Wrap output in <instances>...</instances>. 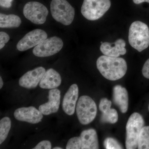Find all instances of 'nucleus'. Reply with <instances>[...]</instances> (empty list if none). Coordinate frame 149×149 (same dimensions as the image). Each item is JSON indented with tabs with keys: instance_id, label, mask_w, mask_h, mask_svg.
Returning a JSON list of instances; mask_svg holds the SVG:
<instances>
[{
	"instance_id": "1",
	"label": "nucleus",
	"mask_w": 149,
	"mask_h": 149,
	"mask_svg": "<svg viewBox=\"0 0 149 149\" xmlns=\"http://www.w3.org/2000/svg\"><path fill=\"white\" fill-rule=\"evenodd\" d=\"M97 66L102 75L111 81L122 78L127 70L126 61L124 59L118 57L101 56L97 60Z\"/></svg>"
},
{
	"instance_id": "2",
	"label": "nucleus",
	"mask_w": 149,
	"mask_h": 149,
	"mask_svg": "<svg viewBox=\"0 0 149 149\" xmlns=\"http://www.w3.org/2000/svg\"><path fill=\"white\" fill-rule=\"evenodd\" d=\"M130 46L141 52L149 46V29L148 25L140 21L134 22L130 25L128 34Z\"/></svg>"
},
{
	"instance_id": "3",
	"label": "nucleus",
	"mask_w": 149,
	"mask_h": 149,
	"mask_svg": "<svg viewBox=\"0 0 149 149\" xmlns=\"http://www.w3.org/2000/svg\"><path fill=\"white\" fill-rule=\"evenodd\" d=\"M50 10L54 19L63 25H70L74 20V9L66 0H52Z\"/></svg>"
},
{
	"instance_id": "4",
	"label": "nucleus",
	"mask_w": 149,
	"mask_h": 149,
	"mask_svg": "<svg viewBox=\"0 0 149 149\" xmlns=\"http://www.w3.org/2000/svg\"><path fill=\"white\" fill-rule=\"evenodd\" d=\"M144 124L143 118L138 113H134L130 116L126 126V149H135L138 148L139 135Z\"/></svg>"
},
{
	"instance_id": "5",
	"label": "nucleus",
	"mask_w": 149,
	"mask_h": 149,
	"mask_svg": "<svg viewBox=\"0 0 149 149\" xmlns=\"http://www.w3.org/2000/svg\"><path fill=\"white\" fill-rule=\"evenodd\" d=\"M111 6L110 0H84L81 12L86 19L94 21L103 16Z\"/></svg>"
},
{
	"instance_id": "6",
	"label": "nucleus",
	"mask_w": 149,
	"mask_h": 149,
	"mask_svg": "<svg viewBox=\"0 0 149 149\" xmlns=\"http://www.w3.org/2000/svg\"><path fill=\"white\" fill-rule=\"evenodd\" d=\"M77 118L81 124H90L95 118L97 113V105L89 96H81L77 101L76 107Z\"/></svg>"
},
{
	"instance_id": "7",
	"label": "nucleus",
	"mask_w": 149,
	"mask_h": 149,
	"mask_svg": "<svg viewBox=\"0 0 149 149\" xmlns=\"http://www.w3.org/2000/svg\"><path fill=\"white\" fill-rule=\"evenodd\" d=\"M23 13L25 18L36 24L45 22L49 14L47 8L40 2L30 1L24 5Z\"/></svg>"
},
{
	"instance_id": "8",
	"label": "nucleus",
	"mask_w": 149,
	"mask_h": 149,
	"mask_svg": "<svg viewBox=\"0 0 149 149\" xmlns=\"http://www.w3.org/2000/svg\"><path fill=\"white\" fill-rule=\"evenodd\" d=\"M62 40L56 36L47 38L35 47L32 51L33 54L38 57H47L59 52L63 47Z\"/></svg>"
},
{
	"instance_id": "9",
	"label": "nucleus",
	"mask_w": 149,
	"mask_h": 149,
	"mask_svg": "<svg viewBox=\"0 0 149 149\" xmlns=\"http://www.w3.org/2000/svg\"><path fill=\"white\" fill-rule=\"evenodd\" d=\"M47 37V32L42 29H34L27 33L19 41L17 49L20 52L27 51L38 45Z\"/></svg>"
},
{
	"instance_id": "10",
	"label": "nucleus",
	"mask_w": 149,
	"mask_h": 149,
	"mask_svg": "<svg viewBox=\"0 0 149 149\" xmlns=\"http://www.w3.org/2000/svg\"><path fill=\"white\" fill-rule=\"evenodd\" d=\"M43 115L35 107H22L17 109L14 112V116L17 120L35 124L42 120Z\"/></svg>"
},
{
	"instance_id": "11",
	"label": "nucleus",
	"mask_w": 149,
	"mask_h": 149,
	"mask_svg": "<svg viewBox=\"0 0 149 149\" xmlns=\"http://www.w3.org/2000/svg\"><path fill=\"white\" fill-rule=\"evenodd\" d=\"M46 71L45 68L40 66L27 71L19 78V85L27 89L37 88Z\"/></svg>"
},
{
	"instance_id": "12",
	"label": "nucleus",
	"mask_w": 149,
	"mask_h": 149,
	"mask_svg": "<svg viewBox=\"0 0 149 149\" xmlns=\"http://www.w3.org/2000/svg\"><path fill=\"white\" fill-rule=\"evenodd\" d=\"M61 93L57 88L49 90L48 101L40 105L39 109L44 115L48 116L58 111L61 104Z\"/></svg>"
},
{
	"instance_id": "13",
	"label": "nucleus",
	"mask_w": 149,
	"mask_h": 149,
	"mask_svg": "<svg viewBox=\"0 0 149 149\" xmlns=\"http://www.w3.org/2000/svg\"><path fill=\"white\" fill-rule=\"evenodd\" d=\"M79 96V88L77 84L70 85L65 94L62 107L65 114L68 116L74 114L76 109Z\"/></svg>"
},
{
	"instance_id": "14",
	"label": "nucleus",
	"mask_w": 149,
	"mask_h": 149,
	"mask_svg": "<svg viewBox=\"0 0 149 149\" xmlns=\"http://www.w3.org/2000/svg\"><path fill=\"white\" fill-rule=\"evenodd\" d=\"M125 41L119 39L113 43L107 42L102 43L100 49L104 55L118 57L120 55H123L126 54L127 51L125 48Z\"/></svg>"
},
{
	"instance_id": "15",
	"label": "nucleus",
	"mask_w": 149,
	"mask_h": 149,
	"mask_svg": "<svg viewBox=\"0 0 149 149\" xmlns=\"http://www.w3.org/2000/svg\"><path fill=\"white\" fill-rule=\"evenodd\" d=\"M61 83L60 74L55 70L51 68L46 70L39 83V86L42 89L51 90L58 88Z\"/></svg>"
},
{
	"instance_id": "16",
	"label": "nucleus",
	"mask_w": 149,
	"mask_h": 149,
	"mask_svg": "<svg viewBox=\"0 0 149 149\" xmlns=\"http://www.w3.org/2000/svg\"><path fill=\"white\" fill-rule=\"evenodd\" d=\"M113 101L122 113L127 112L128 107V96L127 90L120 85H116L113 89Z\"/></svg>"
},
{
	"instance_id": "17",
	"label": "nucleus",
	"mask_w": 149,
	"mask_h": 149,
	"mask_svg": "<svg viewBox=\"0 0 149 149\" xmlns=\"http://www.w3.org/2000/svg\"><path fill=\"white\" fill-rule=\"evenodd\" d=\"M81 149H99L98 139L95 130L93 128L87 129L81 132Z\"/></svg>"
},
{
	"instance_id": "18",
	"label": "nucleus",
	"mask_w": 149,
	"mask_h": 149,
	"mask_svg": "<svg viewBox=\"0 0 149 149\" xmlns=\"http://www.w3.org/2000/svg\"><path fill=\"white\" fill-rule=\"evenodd\" d=\"M21 19L14 14H0V27L1 28H16L21 24Z\"/></svg>"
},
{
	"instance_id": "19",
	"label": "nucleus",
	"mask_w": 149,
	"mask_h": 149,
	"mask_svg": "<svg viewBox=\"0 0 149 149\" xmlns=\"http://www.w3.org/2000/svg\"><path fill=\"white\" fill-rule=\"evenodd\" d=\"M11 120L9 117L6 116L0 120V144H2L7 138L11 128Z\"/></svg>"
},
{
	"instance_id": "20",
	"label": "nucleus",
	"mask_w": 149,
	"mask_h": 149,
	"mask_svg": "<svg viewBox=\"0 0 149 149\" xmlns=\"http://www.w3.org/2000/svg\"><path fill=\"white\" fill-rule=\"evenodd\" d=\"M138 148L139 149H149V126L142 128L139 135Z\"/></svg>"
},
{
	"instance_id": "21",
	"label": "nucleus",
	"mask_w": 149,
	"mask_h": 149,
	"mask_svg": "<svg viewBox=\"0 0 149 149\" xmlns=\"http://www.w3.org/2000/svg\"><path fill=\"white\" fill-rule=\"evenodd\" d=\"M118 114L116 110L114 109H110L102 113L101 121L103 123L114 124L118 120Z\"/></svg>"
},
{
	"instance_id": "22",
	"label": "nucleus",
	"mask_w": 149,
	"mask_h": 149,
	"mask_svg": "<svg viewBox=\"0 0 149 149\" xmlns=\"http://www.w3.org/2000/svg\"><path fill=\"white\" fill-rule=\"evenodd\" d=\"M81 148V141L80 136L72 137L67 143L65 149H80Z\"/></svg>"
},
{
	"instance_id": "23",
	"label": "nucleus",
	"mask_w": 149,
	"mask_h": 149,
	"mask_svg": "<svg viewBox=\"0 0 149 149\" xmlns=\"http://www.w3.org/2000/svg\"><path fill=\"white\" fill-rule=\"evenodd\" d=\"M104 146L107 149H120L123 148L115 139L111 138H108L104 142Z\"/></svg>"
},
{
	"instance_id": "24",
	"label": "nucleus",
	"mask_w": 149,
	"mask_h": 149,
	"mask_svg": "<svg viewBox=\"0 0 149 149\" xmlns=\"http://www.w3.org/2000/svg\"><path fill=\"white\" fill-rule=\"evenodd\" d=\"M111 101L106 98H104L101 100L99 105V109L102 113H103L111 109Z\"/></svg>"
},
{
	"instance_id": "25",
	"label": "nucleus",
	"mask_w": 149,
	"mask_h": 149,
	"mask_svg": "<svg viewBox=\"0 0 149 149\" xmlns=\"http://www.w3.org/2000/svg\"><path fill=\"white\" fill-rule=\"evenodd\" d=\"M52 144L50 141L48 140H43L40 141L38 144L32 148L33 149H51Z\"/></svg>"
},
{
	"instance_id": "26",
	"label": "nucleus",
	"mask_w": 149,
	"mask_h": 149,
	"mask_svg": "<svg viewBox=\"0 0 149 149\" xmlns=\"http://www.w3.org/2000/svg\"><path fill=\"white\" fill-rule=\"evenodd\" d=\"M10 37L7 33L4 32H0V49H2L5 46L6 44L8 42Z\"/></svg>"
},
{
	"instance_id": "27",
	"label": "nucleus",
	"mask_w": 149,
	"mask_h": 149,
	"mask_svg": "<svg viewBox=\"0 0 149 149\" xmlns=\"http://www.w3.org/2000/svg\"><path fill=\"white\" fill-rule=\"evenodd\" d=\"M142 73L144 77L149 79V58L143 66Z\"/></svg>"
},
{
	"instance_id": "28",
	"label": "nucleus",
	"mask_w": 149,
	"mask_h": 149,
	"mask_svg": "<svg viewBox=\"0 0 149 149\" xmlns=\"http://www.w3.org/2000/svg\"><path fill=\"white\" fill-rule=\"evenodd\" d=\"M13 0H0V6L4 8H10Z\"/></svg>"
},
{
	"instance_id": "29",
	"label": "nucleus",
	"mask_w": 149,
	"mask_h": 149,
	"mask_svg": "<svg viewBox=\"0 0 149 149\" xmlns=\"http://www.w3.org/2000/svg\"><path fill=\"white\" fill-rule=\"evenodd\" d=\"M133 2L136 4H140L141 3L146 2L149 3V0H133Z\"/></svg>"
},
{
	"instance_id": "30",
	"label": "nucleus",
	"mask_w": 149,
	"mask_h": 149,
	"mask_svg": "<svg viewBox=\"0 0 149 149\" xmlns=\"http://www.w3.org/2000/svg\"><path fill=\"white\" fill-rule=\"evenodd\" d=\"M3 81L1 76V77H0V89H1L3 88Z\"/></svg>"
},
{
	"instance_id": "31",
	"label": "nucleus",
	"mask_w": 149,
	"mask_h": 149,
	"mask_svg": "<svg viewBox=\"0 0 149 149\" xmlns=\"http://www.w3.org/2000/svg\"><path fill=\"white\" fill-rule=\"evenodd\" d=\"M52 149H63V148H62V147L57 146V147H54V148H52Z\"/></svg>"
},
{
	"instance_id": "32",
	"label": "nucleus",
	"mask_w": 149,
	"mask_h": 149,
	"mask_svg": "<svg viewBox=\"0 0 149 149\" xmlns=\"http://www.w3.org/2000/svg\"><path fill=\"white\" fill-rule=\"evenodd\" d=\"M148 109H149V107H148Z\"/></svg>"
}]
</instances>
